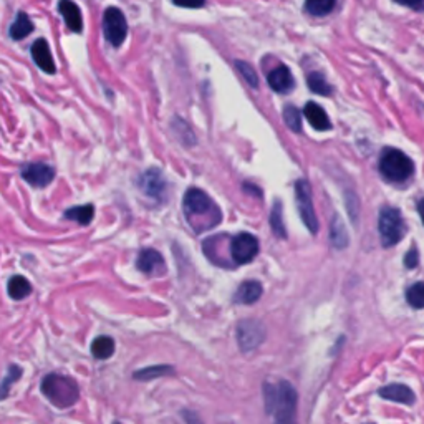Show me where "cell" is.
<instances>
[{"label":"cell","instance_id":"14","mask_svg":"<svg viewBox=\"0 0 424 424\" xmlns=\"http://www.w3.org/2000/svg\"><path fill=\"white\" fill-rule=\"evenodd\" d=\"M267 81L270 88L277 93H290L294 90V76L290 73V70L285 65H279L277 68H274L267 76Z\"/></svg>","mask_w":424,"mask_h":424},{"label":"cell","instance_id":"32","mask_svg":"<svg viewBox=\"0 0 424 424\" xmlns=\"http://www.w3.org/2000/svg\"><path fill=\"white\" fill-rule=\"evenodd\" d=\"M418 264H420V254H418L416 247H413L411 250H408V254L405 255V265L406 269H416Z\"/></svg>","mask_w":424,"mask_h":424},{"label":"cell","instance_id":"2","mask_svg":"<svg viewBox=\"0 0 424 424\" xmlns=\"http://www.w3.org/2000/svg\"><path fill=\"white\" fill-rule=\"evenodd\" d=\"M186 219L196 232L211 231L222 221V212L217 204L201 189H189L182 201Z\"/></svg>","mask_w":424,"mask_h":424},{"label":"cell","instance_id":"5","mask_svg":"<svg viewBox=\"0 0 424 424\" xmlns=\"http://www.w3.org/2000/svg\"><path fill=\"white\" fill-rule=\"evenodd\" d=\"M378 231L383 247H393L406 234V224L401 212L395 207H383L380 211V221H378Z\"/></svg>","mask_w":424,"mask_h":424},{"label":"cell","instance_id":"20","mask_svg":"<svg viewBox=\"0 0 424 424\" xmlns=\"http://www.w3.org/2000/svg\"><path fill=\"white\" fill-rule=\"evenodd\" d=\"M7 292L9 297L12 300H24L32 294V285H30V282L24 275H14V277L9 280Z\"/></svg>","mask_w":424,"mask_h":424},{"label":"cell","instance_id":"16","mask_svg":"<svg viewBox=\"0 0 424 424\" xmlns=\"http://www.w3.org/2000/svg\"><path fill=\"white\" fill-rule=\"evenodd\" d=\"M378 395H380L383 400L401 403V405H413V403H415V393H413L411 388L405 385H396V383L395 385L380 388Z\"/></svg>","mask_w":424,"mask_h":424},{"label":"cell","instance_id":"11","mask_svg":"<svg viewBox=\"0 0 424 424\" xmlns=\"http://www.w3.org/2000/svg\"><path fill=\"white\" fill-rule=\"evenodd\" d=\"M138 184H140L141 191L145 192L148 197L156 199V201H162V197L166 196V181L157 170L146 171L145 175H141Z\"/></svg>","mask_w":424,"mask_h":424},{"label":"cell","instance_id":"30","mask_svg":"<svg viewBox=\"0 0 424 424\" xmlns=\"http://www.w3.org/2000/svg\"><path fill=\"white\" fill-rule=\"evenodd\" d=\"M284 121L290 130L299 133L302 130V118H300V111L294 105H287L284 108Z\"/></svg>","mask_w":424,"mask_h":424},{"label":"cell","instance_id":"10","mask_svg":"<svg viewBox=\"0 0 424 424\" xmlns=\"http://www.w3.org/2000/svg\"><path fill=\"white\" fill-rule=\"evenodd\" d=\"M20 176L33 187H47L55 177V170L45 162H27L20 167Z\"/></svg>","mask_w":424,"mask_h":424},{"label":"cell","instance_id":"6","mask_svg":"<svg viewBox=\"0 0 424 424\" xmlns=\"http://www.w3.org/2000/svg\"><path fill=\"white\" fill-rule=\"evenodd\" d=\"M295 201H297V209L306 229L311 234L319 232V219H316L314 201H311L310 182L306 180H299L295 182Z\"/></svg>","mask_w":424,"mask_h":424},{"label":"cell","instance_id":"36","mask_svg":"<svg viewBox=\"0 0 424 424\" xmlns=\"http://www.w3.org/2000/svg\"><path fill=\"white\" fill-rule=\"evenodd\" d=\"M115 424H121V423H115Z\"/></svg>","mask_w":424,"mask_h":424},{"label":"cell","instance_id":"27","mask_svg":"<svg viewBox=\"0 0 424 424\" xmlns=\"http://www.w3.org/2000/svg\"><path fill=\"white\" fill-rule=\"evenodd\" d=\"M270 226H272V231L277 237L285 239L287 237V231H285L284 226V214H282V204L275 201L272 212H270Z\"/></svg>","mask_w":424,"mask_h":424},{"label":"cell","instance_id":"29","mask_svg":"<svg viewBox=\"0 0 424 424\" xmlns=\"http://www.w3.org/2000/svg\"><path fill=\"white\" fill-rule=\"evenodd\" d=\"M406 302L410 304L413 309L420 310L424 305V285L423 282H416L406 290Z\"/></svg>","mask_w":424,"mask_h":424},{"label":"cell","instance_id":"15","mask_svg":"<svg viewBox=\"0 0 424 424\" xmlns=\"http://www.w3.org/2000/svg\"><path fill=\"white\" fill-rule=\"evenodd\" d=\"M58 12L63 17L66 27H68L71 32L80 33L83 30V19H81V12L78 5L71 0H60L58 2Z\"/></svg>","mask_w":424,"mask_h":424},{"label":"cell","instance_id":"34","mask_svg":"<svg viewBox=\"0 0 424 424\" xmlns=\"http://www.w3.org/2000/svg\"><path fill=\"white\" fill-rule=\"evenodd\" d=\"M395 2L401 4V5H406V7H410L413 10H418V12H420V10L423 9V0H395Z\"/></svg>","mask_w":424,"mask_h":424},{"label":"cell","instance_id":"4","mask_svg":"<svg viewBox=\"0 0 424 424\" xmlns=\"http://www.w3.org/2000/svg\"><path fill=\"white\" fill-rule=\"evenodd\" d=\"M380 172L386 181L405 182L415 172V165L403 151L385 148L380 156Z\"/></svg>","mask_w":424,"mask_h":424},{"label":"cell","instance_id":"22","mask_svg":"<svg viewBox=\"0 0 424 424\" xmlns=\"http://www.w3.org/2000/svg\"><path fill=\"white\" fill-rule=\"evenodd\" d=\"M330 242L333 244L335 249H345L346 245H348V234H346L345 224L341 222V219L338 216L331 219Z\"/></svg>","mask_w":424,"mask_h":424},{"label":"cell","instance_id":"8","mask_svg":"<svg viewBox=\"0 0 424 424\" xmlns=\"http://www.w3.org/2000/svg\"><path fill=\"white\" fill-rule=\"evenodd\" d=\"M265 340V326L257 320H242L237 325V343L244 353L259 348Z\"/></svg>","mask_w":424,"mask_h":424},{"label":"cell","instance_id":"25","mask_svg":"<svg viewBox=\"0 0 424 424\" xmlns=\"http://www.w3.org/2000/svg\"><path fill=\"white\" fill-rule=\"evenodd\" d=\"M336 0H305V9L315 17H325L335 9Z\"/></svg>","mask_w":424,"mask_h":424},{"label":"cell","instance_id":"12","mask_svg":"<svg viewBox=\"0 0 424 424\" xmlns=\"http://www.w3.org/2000/svg\"><path fill=\"white\" fill-rule=\"evenodd\" d=\"M30 53H32L35 65H37L42 71H45V73L53 75L55 71H57V66H55L52 52H50V47L45 38L35 40L32 48H30Z\"/></svg>","mask_w":424,"mask_h":424},{"label":"cell","instance_id":"3","mask_svg":"<svg viewBox=\"0 0 424 424\" xmlns=\"http://www.w3.org/2000/svg\"><path fill=\"white\" fill-rule=\"evenodd\" d=\"M40 390H42L43 396L60 410L71 408L80 398V388L76 381L71 380L70 376L58 375V373H50L45 376L40 383Z\"/></svg>","mask_w":424,"mask_h":424},{"label":"cell","instance_id":"33","mask_svg":"<svg viewBox=\"0 0 424 424\" xmlns=\"http://www.w3.org/2000/svg\"><path fill=\"white\" fill-rule=\"evenodd\" d=\"M177 7H187V9H199L206 4V0H172Z\"/></svg>","mask_w":424,"mask_h":424},{"label":"cell","instance_id":"19","mask_svg":"<svg viewBox=\"0 0 424 424\" xmlns=\"http://www.w3.org/2000/svg\"><path fill=\"white\" fill-rule=\"evenodd\" d=\"M35 25L32 24V20L25 12H19L15 15V20L14 24L10 25L9 29V35L12 40H22L25 37H29L30 33L33 32Z\"/></svg>","mask_w":424,"mask_h":424},{"label":"cell","instance_id":"28","mask_svg":"<svg viewBox=\"0 0 424 424\" xmlns=\"http://www.w3.org/2000/svg\"><path fill=\"white\" fill-rule=\"evenodd\" d=\"M171 373H175V368L167 365H160V366H150V368H145V370L136 371L135 378L136 380H152V378L171 375Z\"/></svg>","mask_w":424,"mask_h":424},{"label":"cell","instance_id":"7","mask_svg":"<svg viewBox=\"0 0 424 424\" xmlns=\"http://www.w3.org/2000/svg\"><path fill=\"white\" fill-rule=\"evenodd\" d=\"M103 33L105 38L108 40L113 47H120V45L125 42L128 35V24L125 14H123L120 9H106V12L103 14Z\"/></svg>","mask_w":424,"mask_h":424},{"label":"cell","instance_id":"24","mask_svg":"<svg viewBox=\"0 0 424 424\" xmlns=\"http://www.w3.org/2000/svg\"><path fill=\"white\" fill-rule=\"evenodd\" d=\"M24 375V370L17 365H10L7 375L2 381H0V401L7 400L10 395V390H12L14 383H17Z\"/></svg>","mask_w":424,"mask_h":424},{"label":"cell","instance_id":"18","mask_svg":"<svg viewBox=\"0 0 424 424\" xmlns=\"http://www.w3.org/2000/svg\"><path fill=\"white\" fill-rule=\"evenodd\" d=\"M305 118L309 120V123L311 126L315 128V130L319 131H329L331 130V121L329 120V116H326L325 110L319 106L316 103H306L305 105Z\"/></svg>","mask_w":424,"mask_h":424},{"label":"cell","instance_id":"9","mask_svg":"<svg viewBox=\"0 0 424 424\" xmlns=\"http://www.w3.org/2000/svg\"><path fill=\"white\" fill-rule=\"evenodd\" d=\"M259 254V241L252 234L241 232L231 241V257L236 264L244 265L252 262Z\"/></svg>","mask_w":424,"mask_h":424},{"label":"cell","instance_id":"23","mask_svg":"<svg viewBox=\"0 0 424 424\" xmlns=\"http://www.w3.org/2000/svg\"><path fill=\"white\" fill-rule=\"evenodd\" d=\"M91 353L98 360L110 358V356L115 353V340L111 338V336L105 335L98 336V338H95L93 343H91Z\"/></svg>","mask_w":424,"mask_h":424},{"label":"cell","instance_id":"13","mask_svg":"<svg viewBox=\"0 0 424 424\" xmlns=\"http://www.w3.org/2000/svg\"><path fill=\"white\" fill-rule=\"evenodd\" d=\"M136 267L141 270L143 274L148 275H160L165 272V259L160 252H156L155 249H145L141 250V254L138 255Z\"/></svg>","mask_w":424,"mask_h":424},{"label":"cell","instance_id":"35","mask_svg":"<svg viewBox=\"0 0 424 424\" xmlns=\"http://www.w3.org/2000/svg\"><path fill=\"white\" fill-rule=\"evenodd\" d=\"M182 418L186 420L187 424H201V420H199V416L196 415V413L189 411V410H184L182 411Z\"/></svg>","mask_w":424,"mask_h":424},{"label":"cell","instance_id":"1","mask_svg":"<svg viewBox=\"0 0 424 424\" xmlns=\"http://www.w3.org/2000/svg\"><path fill=\"white\" fill-rule=\"evenodd\" d=\"M264 405L274 424H297V391L289 381L265 383Z\"/></svg>","mask_w":424,"mask_h":424},{"label":"cell","instance_id":"21","mask_svg":"<svg viewBox=\"0 0 424 424\" xmlns=\"http://www.w3.org/2000/svg\"><path fill=\"white\" fill-rule=\"evenodd\" d=\"M93 216H95L93 204H85V206H76L68 209V211H65V219L78 222L81 226H88Z\"/></svg>","mask_w":424,"mask_h":424},{"label":"cell","instance_id":"31","mask_svg":"<svg viewBox=\"0 0 424 424\" xmlns=\"http://www.w3.org/2000/svg\"><path fill=\"white\" fill-rule=\"evenodd\" d=\"M236 66H237V70L242 73L245 81H247V83L250 86H252V88H257V86H259V78H257V73H255L254 68H252V65H249V63H245V61L239 60L237 63H236Z\"/></svg>","mask_w":424,"mask_h":424},{"label":"cell","instance_id":"26","mask_svg":"<svg viewBox=\"0 0 424 424\" xmlns=\"http://www.w3.org/2000/svg\"><path fill=\"white\" fill-rule=\"evenodd\" d=\"M306 81H309L310 90L316 95L329 96V95H331V91H333L331 85L329 83V81H326V78L324 75L319 73V71H314V73H310L309 78H306Z\"/></svg>","mask_w":424,"mask_h":424},{"label":"cell","instance_id":"17","mask_svg":"<svg viewBox=\"0 0 424 424\" xmlns=\"http://www.w3.org/2000/svg\"><path fill=\"white\" fill-rule=\"evenodd\" d=\"M262 284L257 282V280H247V282H244L241 287L237 289L236 295H234V302L252 305L262 297Z\"/></svg>","mask_w":424,"mask_h":424}]
</instances>
